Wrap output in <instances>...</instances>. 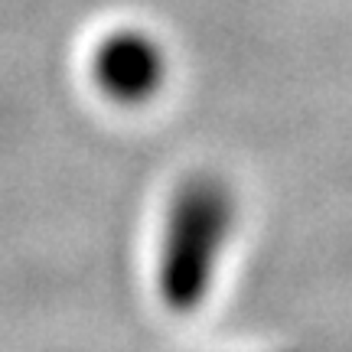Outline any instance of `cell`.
<instances>
[{"mask_svg": "<svg viewBox=\"0 0 352 352\" xmlns=\"http://www.w3.org/2000/svg\"><path fill=\"white\" fill-rule=\"evenodd\" d=\"M232 228H235V196L226 186V179L199 173L189 176L176 189L157 261L160 300L173 314H192L209 297Z\"/></svg>", "mask_w": 352, "mask_h": 352, "instance_id": "obj_1", "label": "cell"}, {"mask_svg": "<svg viewBox=\"0 0 352 352\" xmlns=\"http://www.w3.org/2000/svg\"><path fill=\"white\" fill-rule=\"evenodd\" d=\"M170 63L160 39L147 30H111L91 52V78L118 104H144L160 95Z\"/></svg>", "mask_w": 352, "mask_h": 352, "instance_id": "obj_2", "label": "cell"}]
</instances>
